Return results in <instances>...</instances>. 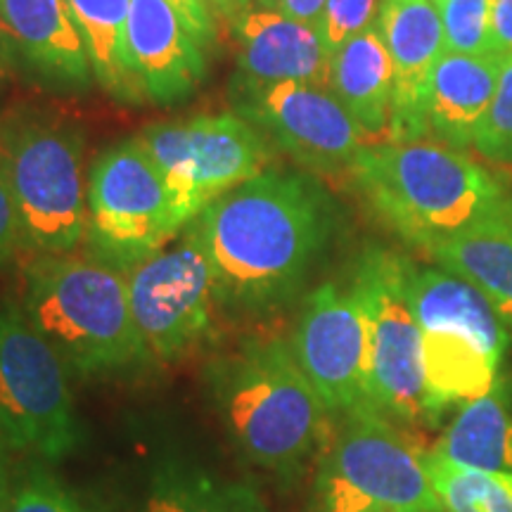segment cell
<instances>
[{
  "label": "cell",
  "mask_w": 512,
  "mask_h": 512,
  "mask_svg": "<svg viewBox=\"0 0 512 512\" xmlns=\"http://www.w3.org/2000/svg\"><path fill=\"white\" fill-rule=\"evenodd\" d=\"M335 221V202L316 178L261 171L216 197L190 226L214 268L219 304L266 313L302 290Z\"/></svg>",
  "instance_id": "6da1fadb"
},
{
  "label": "cell",
  "mask_w": 512,
  "mask_h": 512,
  "mask_svg": "<svg viewBox=\"0 0 512 512\" xmlns=\"http://www.w3.org/2000/svg\"><path fill=\"white\" fill-rule=\"evenodd\" d=\"M207 382L228 437L249 463L294 479L323 446L332 413L287 339H242L209 363Z\"/></svg>",
  "instance_id": "7a4b0ae2"
},
{
  "label": "cell",
  "mask_w": 512,
  "mask_h": 512,
  "mask_svg": "<svg viewBox=\"0 0 512 512\" xmlns=\"http://www.w3.org/2000/svg\"><path fill=\"white\" fill-rule=\"evenodd\" d=\"M22 309L69 375L112 377L152 361L133 320L126 273L98 256L43 254L27 271Z\"/></svg>",
  "instance_id": "3957f363"
},
{
  "label": "cell",
  "mask_w": 512,
  "mask_h": 512,
  "mask_svg": "<svg viewBox=\"0 0 512 512\" xmlns=\"http://www.w3.org/2000/svg\"><path fill=\"white\" fill-rule=\"evenodd\" d=\"M351 171L375 214L422 252L463 233L505 197L484 166L434 140L370 143Z\"/></svg>",
  "instance_id": "277c9868"
},
{
  "label": "cell",
  "mask_w": 512,
  "mask_h": 512,
  "mask_svg": "<svg viewBox=\"0 0 512 512\" xmlns=\"http://www.w3.org/2000/svg\"><path fill=\"white\" fill-rule=\"evenodd\" d=\"M408 297L422 332L425 420L437 425L453 408L494 389L512 330L484 292L446 268L408 266Z\"/></svg>",
  "instance_id": "5b68a950"
},
{
  "label": "cell",
  "mask_w": 512,
  "mask_h": 512,
  "mask_svg": "<svg viewBox=\"0 0 512 512\" xmlns=\"http://www.w3.org/2000/svg\"><path fill=\"white\" fill-rule=\"evenodd\" d=\"M342 418L320 458L311 512H441L427 451L375 408Z\"/></svg>",
  "instance_id": "8992f818"
},
{
  "label": "cell",
  "mask_w": 512,
  "mask_h": 512,
  "mask_svg": "<svg viewBox=\"0 0 512 512\" xmlns=\"http://www.w3.org/2000/svg\"><path fill=\"white\" fill-rule=\"evenodd\" d=\"M0 439L50 463L83 444L69 370L22 304L0 306Z\"/></svg>",
  "instance_id": "52a82bcc"
},
{
  "label": "cell",
  "mask_w": 512,
  "mask_h": 512,
  "mask_svg": "<svg viewBox=\"0 0 512 512\" xmlns=\"http://www.w3.org/2000/svg\"><path fill=\"white\" fill-rule=\"evenodd\" d=\"M8 166L24 245L72 254L88 228L83 138L72 126L29 119L8 128L0 152Z\"/></svg>",
  "instance_id": "ba28073f"
},
{
  "label": "cell",
  "mask_w": 512,
  "mask_h": 512,
  "mask_svg": "<svg viewBox=\"0 0 512 512\" xmlns=\"http://www.w3.org/2000/svg\"><path fill=\"white\" fill-rule=\"evenodd\" d=\"M406 256L370 247L356 264L351 290L366 318L368 399L384 418L425 420L422 332L408 297Z\"/></svg>",
  "instance_id": "9c48e42d"
},
{
  "label": "cell",
  "mask_w": 512,
  "mask_h": 512,
  "mask_svg": "<svg viewBox=\"0 0 512 512\" xmlns=\"http://www.w3.org/2000/svg\"><path fill=\"white\" fill-rule=\"evenodd\" d=\"M174 197L143 140L112 145L88 176V240L93 256L128 271L181 233Z\"/></svg>",
  "instance_id": "30bf717a"
},
{
  "label": "cell",
  "mask_w": 512,
  "mask_h": 512,
  "mask_svg": "<svg viewBox=\"0 0 512 512\" xmlns=\"http://www.w3.org/2000/svg\"><path fill=\"white\" fill-rule=\"evenodd\" d=\"M138 138L162 171L183 226L223 192L259 176L271 159L268 140L235 114L152 124Z\"/></svg>",
  "instance_id": "8fae6325"
},
{
  "label": "cell",
  "mask_w": 512,
  "mask_h": 512,
  "mask_svg": "<svg viewBox=\"0 0 512 512\" xmlns=\"http://www.w3.org/2000/svg\"><path fill=\"white\" fill-rule=\"evenodd\" d=\"M126 283L152 361H174L211 332L219 304L214 268L190 223L171 245L128 268Z\"/></svg>",
  "instance_id": "7c38bea8"
},
{
  "label": "cell",
  "mask_w": 512,
  "mask_h": 512,
  "mask_svg": "<svg viewBox=\"0 0 512 512\" xmlns=\"http://www.w3.org/2000/svg\"><path fill=\"white\" fill-rule=\"evenodd\" d=\"M230 100L247 124L259 128L261 136L306 169L330 174L351 169L368 145L361 126L325 86L252 83L235 76Z\"/></svg>",
  "instance_id": "4fadbf2b"
},
{
  "label": "cell",
  "mask_w": 512,
  "mask_h": 512,
  "mask_svg": "<svg viewBox=\"0 0 512 512\" xmlns=\"http://www.w3.org/2000/svg\"><path fill=\"white\" fill-rule=\"evenodd\" d=\"M290 347L330 413L373 408L368 399L366 318L354 290L320 285L304 299Z\"/></svg>",
  "instance_id": "5bb4252c"
},
{
  "label": "cell",
  "mask_w": 512,
  "mask_h": 512,
  "mask_svg": "<svg viewBox=\"0 0 512 512\" xmlns=\"http://www.w3.org/2000/svg\"><path fill=\"white\" fill-rule=\"evenodd\" d=\"M377 31L394 67V110L384 143L422 140V95L434 64L446 53L437 0H382Z\"/></svg>",
  "instance_id": "9a60e30c"
},
{
  "label": "cell",
  "mask_w": 512,
  "mask_h": 512,
  "mask_svg": "<svg viewBox=\"0 0 512 512\" xmlns=\"http://www.w3.org/2000/svg\"><path fill=\"white\" fill-rule=\"evenodd\" d=\"M128 62L140 93L176 105L188 100L207 76V55L169 0H131Z\"/></svg>",
  "instance_id": "2e32d148"
},
{
  "label": "cell",
  "mask_w": 512,
  "mask_h": 512,
  "mask_svg": "<svg viewBox=\"0 0 512 512\" xmlns=\"http://www.w3.org/2000/svg\"><path fill=\"white\" fill-rule=\"evenodd\" d=\"M238 41V79L297 81L330 88V60L316 27L275 10H242L230 22Z\"/></svg>",
  "instance_id": "e0dca14e"
},
{
  "label": "cell",
  "mask_w": 512,
  "mask_h": 512,
  "mask_svg": "<svg viewBox=\"0 0 512 512\" xmlns=\"http://www.w3.org/2000/svg\"><path fill=\"white\" fill-rule=\"evenodd\" d=\"M0 22L12 50L38 79L64 91L91 86V57L64 0H0Z\"/></svg>",
  "instance_id": "ac0fdd59"
},
{
  "label": "cell",
  "mask_w": 512,
  "mask_h": 512,
  "mask_svg": "<svg viewBox=\"0 0 512 512\" xmlns=\"http://www.w3.org/2000/svg\"><path fill=\"white\" fill-rule=\"evenodd\" d=\"M505 62L496 55L446 53L434 64L422 95L425 138L456 150L475 145L484 114L494 100Z\"/></svg>",
  "instance_id": "d6986e66"
},
{
  "label": "cell",
  "mask_w": 512,
  "mask_h": 512,
  "mask_svg": "<svg viewBox=\"0 0 512 512\" xmlns=\"http://www.w3.org/2000/svg\"><path fill=\"white\" fill-rule=\"evenodd\" d=\"M446 271L484 292L512 330V200L501 197L477 223L430 252Z\"/></svg>",
  "instance_id": "ffe728a7"
},
{
  "label": "cell",
  "mask_w": 512,
  "mask_h": 512,
  "mask_svg": "<svg viewBox=\"0 0 512 512\" xmlns=\"http://www.w3.org/2000/svg\"><path fill=\"white\" fill-rule=\"evenodd\" d=\"M330 91L366 133L368 145L377 136L387 140L394 110V67L375 24L332 53Z\"/></svg>",
  "instance_id": "44dd1931"
},
{
  "label": "cell",
  "mask_w": 512,
  "mask_h": 512,
  "mask_svg": "<svg viewBox=\"0 0 512 512\" xmlns=\"http://www.w3.org/2000/svg\"><path fill=\"white\" fill-rule=\"evenodd\" d=\"M430 453L448 463L512 475L510 377L501 375L491 392L458 408Z\"/></svg>",
  "instance_id": "7402d4cb"
},
{
  "label": "cell",
  "mask_w": 512,
  "mask_h": 512,
  "mask_svg": "<svg viewBox=\"0 0 512 512\" xmlns=\"http://www.w3.org/2000/svg\"><path fill=\"white\" fill-rule=\"evenodd\" d=\"M86 43L95 79L121 100H136L140 88L128 62L131 0H64Z\"/></svg>",
  "instance_id": "603a6c76"
},
{
  "label": "cell",
  "mask_w": 512,
  "mask_h": 512,
  "mask_svg": "<svg viewBox=\"0 0 512 512\" xmlns=\"http://www.w3.org/2000/svg\"><path fill=\"white\" fill-rule=\"evenodd\" d=\"M147 512H268L249 484L207 472L164 467L152 484Z\"/></svg>",
  "instance_id": "cb8c5ba5"
},
{
  "label": "cell",
  "mask_w": 512,
  "mask_h": 512,
  "mask_svg": "<svg viewBox=\"0 0 512 512\" xmlns=\"http://www.w3.org/2000/svg\"><path fill=\"white\" fill-rule=\"evenodd\" d=\"M441 512H512V475L425 456Z\"/></svg>",
  "instance_id": "d4e9b609"
},
{
  "label": "cell",
  "mask_w": 512,
  "mask_h": 512,
  "mask_svg": "<svg viewBox=\"0 0 512 512\" xmlns=\"http://www.w3.org/2000/svg\"><path fill=\"white\" fill-rule=\"evenodd\" d=\"M8 512H105L93 498L50 475L46 467H34L15 486Z\"/></svg>",
  "instance_id": "484cf974"
},
{
  "label": "cell",
  "mask_w": 512,
  "mask_h": 512,
  "mask_svg": "<svg viewBox=\"0 0 512 512\" xmlns=\"http://www.w3.org/2000/svg\"><path fill=\"white\" fill-rule=\"evenodd\" d=\"M439 10L448 53H491V0H441Z\"/></svg>",
  "instance_id": "4316f807"
},
{
  "label": "cell",
  "mask_w": 512,
  "mask_h": 512,
  "mask_svg": "<svg viewBox=\"0 0 512 512\" xmlns=\"http://www.w3.org/2000/svg\"><path fill=\"white\" fill-rule=\"evenodd\" d=\"M475 150L496 164H512V64L503 69L496 95L475 136Z\"/></svg>",
  "instance_id": "83f0119b"
},
{
  "label": "cell",
  "mask_w": 512,
  "mask_h": 512,
  "mask_svg": "<svg viewBox=\"0 0 512 512\" xmlns=\"http://www.w3.org/2000/svg\"><path fill=\"white\" fill-rule=\"evenodd\" d=\"M382 0H328L320 17L318 34L328 53H337L349 38H354L377 22Z\"/></svg>",
  "instance_id": "f1b7e54d"
},
{
  "label": "cell",
  "mask_w": 512,
  "mask_h": 512,
  "mask_svg": "<svg viewBox=\"0 0 512 512\" xmlns=\"http://www.w3.org/2000/svg\"><path fill=\"white\" fill-rule=\"evenodd\" d=\"M22 245V221H19L17 202L15 195H12L8 166H5V159L0 155V264L10 261Z\"/></svg>",
  "instance_id": "f546056e"
},
{
  "label": "cell",
  "mask_w": 512,
  "mask_h": 512,
  "mask_svg": "<svg viewBox=\"0 0 512 512\" xmlns=\"http://www.w3.org/2000/svg\"><path fill=\"white\" fill-rule=\"evenodd\" d=\"M491 55L512 64V0H491Z\"/></svg>",
  "instance_id": "4dcf8cb0"
},
{
  "label": "cell",
  "mask_w": 512,
  "mask_h": 512,
  "mask_svg": "<svg viewBox=\"0 0 512 512\" xmlns=\"http://www.w3.org/2000/svg\"><path fill=\"white\" fill-rule=\"evenodd\" d=\"M169 3H171V8L181 15L185 27L195 34V38L202 43L204 48L214 43V38H216L214 17H211V10L202 3V0H169Z\"/></svg>",
  "instance_id": "1f68e13d"
},
{
  "label": "cell",
  "mask_w": 512,
  "mask_h": 512,
  "mask_svg": "<svg viewBox=\"0 0 512 512\" xmlns=\"http://www.w3.org/2000/svg\"><path fill=\"white\" fill-rule=\"evenodd\" d=\"M325 5H328V0H280L278 12L294 19V22H304L318 29Z\"/></svg>",
  "instance_id": "d6a6232c"
},
{
  "label": "cell",
  "mask_w": 512,
  "mask_h": 512,
  "mask_svg": "<svg viewBox=\"0 0 512 512\" xmlns=\"http://www.w3.org/2000/svg\"><path fill=\"white\" fill-rule=\"evenodd\" d=\"M12 496H15V486H12L10 467L5 463L3 453H0V512H8Z\"/></svg>",
  "instance_id": "836d02e7"
},
{
  "label": "cell",
  "mask_w": 512,
  "mask_h": 512,
  "mask_svg": "<svg viewBox=\"0 0 512 512\" xmlns=\"http://www.w3.org/2000/svg\"><path fill=\"white\" fill-rule=\"evenodd\" d=\"M202 3L216 15L226 17L228 22H233L240 15V0H202Z\"/></svg>",
  "instance_id": "e575fe53"
},
{
  "label": "cell",
  "mask_w": 512,
  "mask_h": 512,
  "mask_svg": "<svg viewBox=\"0 0 512 512\" xmlns=\"http://www.w3.org/2000/svg\"><path fill=\"white\" fill-rule=\"evenodd\" d=\"M280 0H240V12L242 10H275L278 12Z\"/></svg>",
  "instance_id": "d590c367"
},
{
  "label": "cell",
  "mask_w": 512,
  "mask_h": 512,
  "mask_svg": "<svg viewBox=\"0 0 512 512\" xmlns=\"http://www.w3.org/2000/svg\"><path fill=\"white\" fill-rule=\"evenodd\" d=\"M437 3H441V0H437Z\"/></svg>",
  "instance_id": "8d00e7d4"
}]
</instances>
